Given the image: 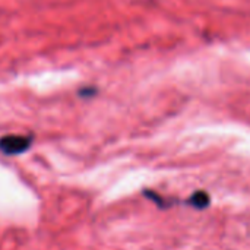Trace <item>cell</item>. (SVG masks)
Listing matches in <instances>:
<instances>
[{
  "label": "cell",
  "instance_id": "cell-1",
  "mask_svg": "<svg viewBox=\"0 0 250 250\" xmlns=\"http://www.w3.org/2000/svg\"><path fill=\"white\" fill-rule=\"evenodd\" d=\"M31 146V138L23 135H7L0 139V151L6 155H18Z\"/></svg>",
  "mask_w": 250,
  "mask_h": 250
},
{
  "label": "cell",
  "instance_id": "cell-2",
  "mask_svg": "<svg viewBox=\"0 0 250 250\" xmlns=\"http://www.w3.org/2000/svg\"><path fill=\"white\" fill-rule=\"evenodd\" d=\"M189 204H192V207L195 208H205L209 204V198L205 192H198L189 199Z\"/></svg>",
  "mask_w": 250,
  "mask_h": 250
}]
</instances>
